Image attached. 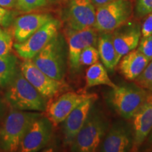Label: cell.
<instances>
[{"mask_svg":"<svg viewBox=\"0 0 152 152\" xmlns=\"http://www.w3.org/2000/svg\"><path fill=\"white\" fill-rule=\"evenodd\" d=\"M17 58L13 54L0 56V87H4L14 78L16 74Z\"/></svg>","mask_w":152,"mask_h":152,"instance_id":"21","label":"cell"},{"mask_svg":"<svg viewBox=\"0 0 152 152\" xmlns=\"http://www.w3.org/2000/svg\"><path fill=\"white\" fill-rule=\"evenodd\" d=\"M39 116L38 113L20 110L11 111L5 119L0 132L2 149L6 151H18L30 125Z\"/></svg>","mask_w":152,"mask_h":152,"instance_id":"3","label":"cell"},{"mask_svg":"<svg viewBox=\"0 0 152 152\" xmlns=\"http://www.w3.org/2000/svg\"><path fill=\"white\" fill-rule=\"evenodd\" d=\"M147 137L149 138V141L152 144V130H151V132H150L149 134V135H148Z\"/></svg>","mask_w":152,"mask_h":152,"instance_id":"33","label":"cell"},{"mask_svg":"<svg viewBox=\"0 0 152 152\" xmlns=\"http://www.w3.org/2000/svg\"><path fill=\"white\" fill-rule=\"evenodd\" d=\"M90 1L92 3V4L94 6L95 8H96V7H100V6L106 4L110 2L113 0H90Z\"/></svg>","mask_w":152,"mask_h":152,"instance_id":"31","label":"cell"},{"mask_svg":"<svg viewBox=\"0 0 152 152\" xmlns=\"http://www.w3.org/2000/svg\"><path fill=\"white\" fill-rule=\"evenodd\" d=\"M96 8L90 0H69L66 12L68 28L80 30L94 28Z\"/></svg>","mask_w":152,"mask_h":152,"instance_id":"13","label":"cell"},{"mask_svg":"<svg viewBox=\"0 0 152 152\" xmlns=\"http://www.w3.org/2000/svg\"><path fill=\"white\" fill-rule=\"evenodd\" d=\"M133 14L130 0H113L96 8L94 28L101 33H112L130 20Z\"/></svg>","mask_w":152,"mask_h":152,"instance_id":"4","label":"cell"},{"mask_svg":"<svg viewBox=\"0 0 152 152\" xmlns=\"http://www.w3.org/2000/svg\"><path fill=\"white\" fill-rule=\"evenodd\" d=\"M48 1H56L57 0H48Z\"/></svg>","mask_w":152,"mask_h":152,"instance_id":"34","label":"cell"},{"mask_svg":"<svg viewBox=\"0 0 152 152\" xmlns=\"http://www.w3.org/2000/svg\"><path fill=\"white\" fill-rule=\"evenodd\" d=\"M17 0H0V6L6 9H11L16 7Z\"/></svg>","mask_w":152,"mask_h":152,"instance_id":"30","label":"cell"},{"mask_svg":"<svg viewBox=\"0 0 152 152\" xmlns=\"http://www.w3.org/2000/svg\"><path fill=\"white\" fill-rule=\"evenodd\" d=\"M51 19L52 17L49 14L41 13H32L18 17L13 26L15 40L17 42L25 41Z\"/></svg>","mask_w":152,"mask_h":152,"instance_id":"17","label":"cell"},{"mask_svg":"<svg viewBox=\"0 0 152 152\" xmlns=\"http://www.w3.org/2000/svg\"><path fill=\"white\" fill-rule=\"evenodd\" d=\"M132 119L134 135L132 151H137L152 130V92L148 93L143 104Z\"/></svg>","mask_w":152,"mask_h":152,"instance_id":"16","label":"cell"},{"mask_svg":"<svg viewBox=\"0 0 152 152\" xmlns=\"http://www.w3.org/2000/svg\"><path fill=\"white\" fill-rule=\"evenodd\" d=\"M98 52L102 64L106 69L113 71L118 66L117 54L114 47L111 33H102L97 39Z\"/></svg>","mask_w":152,"mask_h":152,"instance_id":"19","label":"cell"},{"mask_svg":"<svg viewBox=\"0 0 152 152\" xmlns=\"http://www.w3.org/2000/svg\"><path fill=\"white\" fill-rule=\"evenodd\" d=\"M59 23L52 18L22 42H16L14 48L24 59H32L44 47L58 35Z\"/></svg>","mask_w":152,"mask_h":152,"instance_id":"7","label":"cell"},{"mask_svg":"<svg viewBox=\"0 0 152 152\" xmlns=\"http://www.w3.org/2000/svg\"><path fill=\"white\" fill-rule=\"evenodd\" d=\"M150 61L137 49L123 56L118 62L119 71L128 80H134L138 77Z\"/></svg>","mask_w":152,"mask_h":152,"instance_id":"18","label":"cell"},{"mask_svg":"<svg viewBox=\"0 0 152 152\" xmlns=\"http://www.w3.org/2000/svg\"><path fill=\"white\" fill-rule=\"evenodd\" d=\"M96 98L97 96L94 94L92 96L83 101L64 120L63 132L66 145L71 146L77 133L83 128Z\"/></svg>","mask_w":152,"mask_h":152,"instance_id":"15","label":"cell"},{"mask_svg":"<svg viewBox=\"0 0 152 152\" xmlns=\"http://www.w3.org/2000/svg\"><path fill=\"white\" fill-rule=\"evenodd\" d=\"M48 0H17L16 9L22 12H30L47 5Z\"/></svg>","mask_w":152,"mask_h":152,"instance_id":"23","label":"cell"},{"mask_svg":"<svg viewBox=\"0 0 152 152\" xmlns=\"http://www.w3.org/2000/svg\"><path fill=\"white\" fill-rule=\"evenodd\" d=\"M151 90V92H152V88H151V90Z\"/></svg>","mask_w":152,"mask_h":152,"instance_id":"35","label":"cell"},{"mask_svg":"<svg viewBox=\"0 0 152 152\" xmlns=\"http://www.w3.org/2000/svg\"><path fill=\"white\" fill-rule=\"evenodd\" d=\"M7 33H7V32L6 31V30H4L3 28H1V26H0V36L5 35V34H7Z\"/></svg>","mask_w":152,"mask_h":152,"instance_id":"32","label":"cell"},{"mask_svg":"<svg viewBox=\"0 0 152 152\" xmlns=\"http://www.w3.org/2000/svg\"><path fill=\"white\" fill-rule=\"evenodd\" d=\"M52 122L47 117L37 118L28 129L18 151L35 152L40 150L52 137Z\"/></svg>","mask_w":152,"mask_h":152,"instance_id":"12","label":"cell"},{"mask_svg":"<svg viewBox=\"0 0 152 152\" xmlns=\"http://www.w3.org/2000/svg\"><path fill=\"white\" fill-rule=\"evenodd\" d=\"M147 94V91L138 85H122L109 91L106 99L118 115L130 120L143 104Z\"/></svg>","mask_w":152,"mask_h":152,"instance_id":"5","label":"cell"},{"mask_svg":"<svg viewBox=\"0 0 152 152\" xmlns=\"http://www.w3.org/2000/svg\"><path fill=\"white\" fill-rule=\"evenodd\" d=\"M142 37H147L152 35V12L147 16L141 27Z\"/></svg>","mask_w":152,"mask_h":152,"instance_id":"29","label":"cell"},{"mask_svg":"<svg viewBox=\"0 0 152 152\" xmlns=\"http://www.w3.org/2000/svg\"><path fill=\"white\" fill-rule=\"evenodd\" d=\"M20 68L26 79L45 98L52 97L62 89V81L53 79L45 74L32 59H24Z\"/></svg>","mask_w":152,"mask_h":152,"instance_id":"8","label":"cell"},{"mask_svg":"<svg viewBox=\"0 0 152 152\" xmlns=\"http://www.w3.org/2000/svg\"><path fill=\"white\" fill-rule=\"evenodd\" d=\"M99 59V54L98 49L94 45H92L86 47L82 52L80 62L81 66H90L98 62Z\"/></svg>","mask_w":152,"mask_h":152,"instance_id":"22","label":"cell"},{"mask_svg":"<svg viewBox=\"0 0 152 152\" xmlns=\"http://www.w3.org/2000/svg\"><path fill=\"white\" fill-rule=\"evenodd\" d=\"M14 47L13 39L9 33L0 36V56L8 54Z\"/></svg>","mask_w":152,"mask_h":152,"instance_id":"27","label":"cell"},{"mask_svg":"<svg viewBox=\"0 0 152 152\" xmlns=\"http://www.w3.org/2000/svg\"><path fill=\"white\" fill-rule=\"evenodd\" d=\"M14 20V15L10 9L0 6V26L9 27Z\"/></svg>","mask_w":152,"mask_h":152,"instance_id":"28","label":"cell"},{"mask_svg":"<svg viewBox=\"0 0 152 152\" xmlns=\"http://www.w3.org/2000/svg\"><path fill=\"white\" fill-rule=\"evenodd\" d=\"M109 127L107 116L93 105L85 124L71 144V150L77 152L97 151Z\"/></svg>","mask_w":152,"mask_h":152,"instance_id":"1","label":"cell"},{"mask_svg":"<svg viewBox=\"0 0 152 152\" xmlns=\"http://www.w3.org/2000/svg\"><path fill=\"white\" fill-rule=\"evenodd\" d=\"M94 94H79L75 92H66L47 104L45 109L46 117L53 125H58L64 122L75 107Z\"/></svg>","mask_w":152,"mask_h":152,"instance_id":"11","label":"cell"},{"mask_svg":"<svg viewBox=\"0 0 152 152\" xmlns=\"http://www.w3.org/2000/svg\"><path fill=\"white\" fill-rule=\"evenodd\" d=\"M85 80L86 88H90L98 85H106L111 89L116 88L118 87L109 77L105 66L99 61L90 66L87 68Z\"/></svg>","mask_w":152,"mask_h":152,"instance_id":"20","label":"cell"},{"mask_svg":"<svg viewBox=\"0 0 152 152\" xmlns=\"http://www.w3.org/2000/svg\"><path fill=\"white\" fill-rule=\"evenodd\" d=\"M64 48L61 37L58 35L36 54L32 61L49 77L62 81L65 74Z\"/></svg>","mask_w":152,"mask_h":152,"instance_id":"6","label":"cell"},{"mask_svg":"<svg viewBox=\"0 0 152 152\" xmlns=\"http://www.w3.org/2000/svg\"><path fill=\"white\" fill-rule=\"evenodd\" d=\"M137 48L150 61H152V35L147 37H142Z\"/></svg>","mask_w":152,"mask_h":152,"instance_id":"26","label":"cell"},{"mask_svg":"<svg viewBox=\"0 0 152 152\" xmlns=\"http://www.w3.org/2000/svg\"><path fill=\"white\" fill-rule=\"evenodd\" d=\"M111 35L118 64L123 56L137 47L142 36L141 26L137 23L128 21L113 30Z\"/></svg>","mask_w":152,"mask_h":152,"instance_id":"14","label":"cell"},{"mask_svg":"<svg viewBox=\"0 0 152 152\" xmlns=\"http://www.w3.org/2000/svg\"><path fill=\"white\" fill-rule=\"evenodd\" d=\"M68 47V60L70 66L73 71H77L80 68V54L86 47L97 43L98 35L94 28L75 30L68 28L66 32Z\"/></svg>","mask_w":152,"mask_h":152,"instance_id":"10","label":"cell"},{"mask_svg":"<svg viewBox=\"0 0 152 152\" xmlns=\"http://www.w3.org/2000/svg\"><path fill=\"white\" fill-rule=\"evenodd\" d=\"M134 135L132 128L123 122H116L109 127L98 149L102 152L132 151Z\"/></svg>","mask_w":152,"mask_h":152,"instance_id":"9","label":"cell"},{"mask_svg":"<svg viewBox=\"0 0 152 152\" xmlns=\"http://www.w3.org/2000/svg\"><path fill=\"white\" fill-rule=\"evenodd\" d=\"M152 12V0H136L134 14L139 18L147 16Z\"/></svg>","mask_w":152,"mask_h":152,"instance_id":"25","label":"cell"},{"mask_svg":"<svg viewBox=\"0 0 152 152\" xmlns=\"http://www.w3.org/2000/svg\"><path fill=\"white\" fill-rule=\"evenodd\" d=\"M6 99L12 108L20 111H44L47 104L45 96L26 79L21 71L9 83Z\"/></svg>","mask_w":152,"mask_h":152,"instance_id":"2","label":"cell"},{"mask_svg":"<svg viewBox=\"0 0 152 152\" xmlns=\"http://www.w3.org/2000/svg\"><path fill=\"white\" fill-rule=\"evenodd\" d=\"M134 80L138 86L147 90H151L152 88V61L149 63L144 71Z\"/></svg>","mask_w":152,"mask_h":152,"instance_id":"24","label":"cell"}]
</instances>
